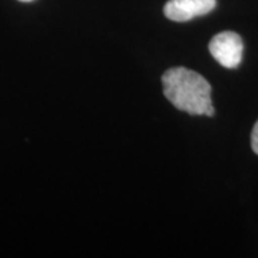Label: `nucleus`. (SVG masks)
Instances as JSON below:
<instances>
[{
  "mask_svg": "<svg viewBox=\"0 0 258 258\" xmlns=\"http://www.w3.org/2000/svg\"><path fill=\"white\" fill-rule=\"evenodd\" d=\"M161 83L164 95L178 110L209 117L214 115L211 99L212 88L201 74L185 67H175L163 74Z\"/></svg>",
  "mask_w": 258,
  "mask_h": 258,
  "instance_id": "obj_1",
  "label": "nucleus"
},
{
  "mask_svg": "<svg viewBox=\"0 0 258 258\" xmlns=\"http://www.w3.org/2000/svg\"><path fill=\"white\" fill-rule=\"evenodd\" d=\"M243 41L233 31H224L215 35L209 42V51L221 66L235 69L243 56Z\"/></svg>",
  "mask_w": 258,
  "mask_h": 258,
  "instance_id": "obj_2",
  "label": "nucleus"
},
{
  "mask_svg": "<svg viewBox=\"0 0 258 258\" xmlns=\"http://www.w3.org/2000/svg\"><path fill=\"white\" fill-rule=\"evenodd\" d=\"M215 6L217 0H169L164 6V15L173 22H186L209 14Z\"/></svg>",
  "mask_w": 258,
  "mask_h": 258,
  "instance_id": "obj_3",
  "label": "nucleus"
},
{
  "mask_svg": "<svg viewBox=\"0 0 258 258\" xmlns=\"http://www.w3.org/2000/svg\"><path fill=\"white\" fill-rule=\"evenodd\" d=\"M251 147H252L253 152L258 154V121L254 123L252 133H251Z\"/></svg>",
  "mask_w": 258,
  "mask_h": 258,
  "instance_id": "obj_4",
  "label": "nucleus"
},
{
  "mask_svg": "<svg viewBox=\"0 0 258 258\" xmlns=\"http://www.w3.org/2000/svg\"><path fill=\"white\" fill-rule=\"evenodd\" d=\"M19 2H23V3H29V2H32V0H19Z\"/></svg>",
  "mask_w": 258,
  "mask_h": 258,
  "instance_id": "obj_5",
  "label": "nucleus"
}]
</instances>
